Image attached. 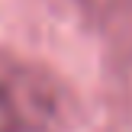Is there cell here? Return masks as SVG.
<instances>
[{"instance_id": "cell-1", "label": "cell", "mask_w": 132, "mask_h": 132, "mask_svg": "<svg viewBox=\"0 0 132 132\" xmlns=\"http://www.w3.org/2000/svg\"><path fill=\"white\" fill-rule=\"evenodd\" d=\"M81 119L77 94L55 71L0 55V132H74Z\"/></svg>"}, {"instance_id": "cell-2", "label": "cell", "mask_w": 132, "mask_h": 132, "mask_svg": "<svg viewBox=\"0 0 132 132\" xmlns=\"http://www.w3.org/2000/svg\"><path fill=\"white\" fill-rule=\"evenodd\" d=\"M103 64L110 74H132V0H110L103 10Z\"/></svg>"}]
</instances>
